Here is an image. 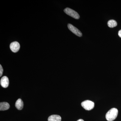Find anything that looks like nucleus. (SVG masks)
<instances>
[{
    "instance_id": "1",
    "label": "nucleus",
    "mask_w": 121,
    "mask_h": 121,
    "mask_svg": "<svg viewBox=\"0 0 121 121\" xmlns=\"http://www.w3.org/2000/svg\"><path fill=\"white\" fill-rule=\"evenodd\" d=\"M118 114V110L116 108L110 110L106 115V118L108 121H113L117 118Z\"/></svg>"
},
{
    "instance_id": "2",
    "label": "nucleus",
    "mask_w": 121,
    "mask_h": 121,
    "mask_svg": "<svg viewBox=\"0 0 121 121\" xmlns=\"http://www.w3.org/2000/svg\"><path fill=\"white\" fill-rule=\"evenodd\" d=\"M81 105L83 108L86 110H90L94 108L95 104L92 101L87 100L82 102L81 103Z\"/></svg>"
},
{
    "instance_id": "3",
    "label": "nucleus",
    "mask_w": 121,
    "mask_h": 121,
    "mask_svg": "<svg viewBox=\"0 0 121 121\" xmlns=\"http://www.w3.org/2000/svg\"><path fill=\"white\" fill-rule=\"evenodd\" d=\"M64 12L67 15L75 19H78L80 17V16L77 12L69 8L65 9H64Z\"/></svg>"
},
{
    "instance_id": "4",
    "label": "nucleus",
    "mask_w": 121,
    "mask_h": 121,
    "mask_svg": "<svg viewBox=\"0 0 121 121\" xmlns=\"http://www.w3.org/2000/svg\"><path fill=\"white\" fill-rule=\"evenodd\" d=\"M68 29L71 31L72 32H73L78 36L81 37L82 36V33L80 32V30H79L78 28H76L71 24H68Z\"/></svg>"
},
{
    "instance_id": "5",
    "label": "nucleus",
    "mask_w": 121,
    "mask_h": 121,
    "mask_svg": "<svg viewBox=\"0 0 121 121\" xmlns=\"http://www.w3.org/2000/svg\"><path fill=\"white\" fill-rule=\"evenodd\" d=\"M20 44L17 41H14L11 43L10 45V49L13 52H16L19 51L20 48Z\"/></svg>"
},
{
    "instance_id": "6",
    "label": "nucleus",
    "mask_w": 121,
    "mask_h": 121,
    "mask_svg": "<svg viewBox=\"0 0 121 121\" xmlns=\"http://www.w3.org/2000/svg\"><path fill=\"white\" fill-rule=\"evenodd\" d=\"M9 84L8 78L7 76H3L0 80V84L1 86L4 88H7Z\"/></svg>"
},
{
    "instance_id": "7",
    "label": "nucleus",
    "mask_w": 121,
    "mask_h": 121,
    "mask_svg": "<svg viewBox=\"0 0 121 121\" xmlns=\"http://www.w3.org/2000/svg\"><path fill=\"white\" fill-rule=\"evenodd\" d=\"M23 102L20 99H17L15 103V106L17 109L21 110L23 107Z\"/></svg>"
},
{
    "instance_id": "8",
    "label": "nucleus",
    "mask_w": 121,
    "mask_h": 121,
    "mask_svg": "<svg viewBox=\"0 0 121 121\" xmlns=\"http://www.w3.org/2000/svg\"><path fill=\"white\" fill-rule=\"evenodd\" d=\"M10 107L9 104L6 102H2L0 103V110L4 111L8 109Z\"/></svg>"
},
{
    "instance_id": "9",
    "label": "nucleus",
    "mask_w": 121,
    "mask_h": 121,
    "mask_svg": "<svg viewBox=\"0 0 121 121\" xmlns=\"http://www.w3.org/2000/svg\"><path fill=\"white\" fill-rule=\"evenodd\" d=\"M48 121H61V117L60 116L57 115H51L48 119Z\"/></svg>"
},
{
    "instance_id": "10",
    "label": "nucleus",
    "mask_w": 121,
    "mask_h": 121,
    "mask_svg": "<svg viewBox=\"0 0 121 121\" xmlns=\"http://www.w3.org/2000/svg\"><path fill=\"white\" fill-rule=\"evenodd\" d=\"M108 25L109 27L113 28L117 25V21L113 20H111L108 21Z\"/></svg>"
},
{
    "instance_id": "11",
    "label": "nucleus",
    "mask_w": 121,
    "mask_h": 121,
    "mask_svg": "<svg viewBox=\"0 0 121 121\" xmlns=\"http://www.w3.org/2000/svg\"><path fill=\"white\" fill-rule=\"evenodd\" d=\"M3 69L1 65H0V77H1L3 74Z\"/></svg>"
},
{
    "instance_id": "12",
    "label": "nucleus",
    "mask_w": 121,
    "mask_h": 121,
    "mask_svg": "<svg viewBox=\"0 0 121 121\" xmlns=\"http://www.w3.org/2000/svg\"><path fill=\"white\" fill-rule=\"evenodd\" d=\"M118 34L119 37L121 38V30H119V32H118Z\"/></svg>"
},
{
    "instance_id": "13",
    "label": "nucleus",
    "mask_w": 121,
    "mask_h": 121,
    "mask_svg": "<svg viewBox=\"0 0 121 121\" xmlns=\"http://www.w3.org/2000/svg\"><path fill=\"white\" fill-rule=\"evenodd\" d=\"M77 121H84V120H83L82 119H79Z\"/></svg>"
}]
</instances>
